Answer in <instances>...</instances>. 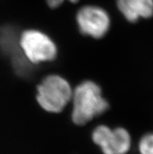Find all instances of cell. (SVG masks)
I'll list each match as a JSON object with an SVG mask.
<instances>
[{
	"label": "cell",
	"instance_id": "52a82bcc",
	"mask_svg": "<svg viewBox=\"0 0 153 154\" xmlns=\"http://www.w3.org/2000/svg\"><path fill=\"white\" fill-rule=\"evenodd\" d=\"M140 154H153V131L147 133L141 138L138 143Z\"/></svg>",
	"mask_w": 153,
	"mask_h": 154
},
{
	"label": "cell",
	"instance_id": "8992f818",
	"mask_svg": "<svg viewBox=\"0 0 153 154\" xmlns=\"http://www.w3.org/2000/svg\"><path fill=\"white\" fill-rule=\"evenodd\" d=\"M117 7L128 21L134 23L141 18L153 16V0H117Z\"/></svg>",
	"mask_w": 153,
	"mask_h": 154
},
{
	"label": "cell",
	"instance_id": "5b68a950",
	"mask_svg": "<svg viewBox=\"0 0 153 154\" xmlns=\"http://www.w3.org/2000/svg\"><path fill=\"white\" fill-rule=\"evenodd\" d=\"M77 22L84 35L95 38H101L107 33L110 25L108 14L95 6H85L77 14Z\"/></svg>",
	"mask_w": 153,
	"mask_h": 154
},
{
	"label": "cell",
	"instance_id": "6da1fadb",
	"mask_svg": "<svg viewBox=\"0 0 153 154\" xmlns=\"http://www.w3.org/2000/svg\"><path fill=\"white\" fill-rule=\"evenodd\" d=\"M72 120L74 124L84 125L94 117L107 110L109 103L102 95L101 88L91 81H86L73 92Z\"/></svg>",
	"mask_w": 153,
	"mask_h": 154
},
{
	"label": "cell",
	"instance_id": "ba28073f",
	"mask_svg": "<svg viewBox=\"0 0 153 154\" xmlns=\"http://www.w3.org/2000/svg\"><path fill=\"white\" fill-rule=\"evenodd\" d=\"M47 3L49 5V7L51 8H57L62 5L64 0H46Z\"/></svg>",
	"mask_w": 153,
	"mask_h": 154
},
{
	"label": "cell",
	"instance_id": "9c48e42d",
	"mask_svg": "<svg viewBox=\"0 0 153 154\" xmlns=\"http://www.w3.org/2000/svg\"><path fill=\"white\" fill-rule=\"evenodd\" d=\"M68 1H70V2H73V3H75V2H78L79 0H68Z\"/></svg>",
	"mask_w": 153,
	"mask_h": 154
},
{
	"label": "cell",
	"instance_id": "3957f363",
	"mask_svg": "<svg viewBox=\"0 0 153 154\" xmlns=\"http://www.w3.org/2000/svg\"><path fill=\"white\" fill-rule=\"evenodd\" d=\"M19 47L26 60L34 64L53 60L57 55L54 42L37 30L24 31L19 38Z\"/></svg>",
	"mask_w": 153,
	"mask_h": 154
},
{
	"label": "cell",
	"instance_id": "277c9868",
	"mask_svg": "<svg viewBox=\"0 0 153 154\" xmlns=\"http://www.w3.org/2000/svg\"><path fill=\"white\" fill-rule=\"evenodd\" d=\"M92 140L103 154H127L131 148V137L126 129H111L100 125L94 129Z\"/></svg>",
	"mask_w": 153,
	"mask_h": 154
},
{
	"label": "cell",
	"instance_id": "7a4b0ae2",
	"mask_svg": "<svg viewBox=\"0 0 153 154\" xmlns=\"http://www.w3.org/2000/svg\"><path fill=\"white\" fill-rule=\"evenodd\" d=\"M73 90L69 82L61 76L46 77L38 86L37 101L45 111L60 113L72 100Z\"/></svg>",
	"mask_w": 153,
	"mask_h": 154
}]
</instances>
